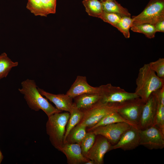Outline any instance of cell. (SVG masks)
I'll list each match as a JSON object with an SVG mask.
<instances>
[{
    "label": "cell",
    "mask_w": 164,
    "mask_h": 164,
    "mask_svg": "<svg viewBox=\"0 0 164 164\" xmlns=\"http://www.w3.org/2000/svg\"><path fill=\"white\" fill-rule=\"evenodd\" d=\"M21 86L22 87L18 90L24 95L27 104L31 109L35 111L41 110L48 117L62 112L53 106L43 97L39 91L34 80L27 79L22 82Z\"/></svg>",
    "instance_id": "1"
},
{
    "label": "cell",
    "mask_w": 164,
    "mask_h": 164,
    "mask_svg": "<svg viewBox=\"0 0 164 164\" xmlns=\"http://www.w3.org/2000/svg\"><path fill=\"white\" fill-rule=\"evenodd\" d=\"M136 84L135 93L145 103L153 92L164 86V79L159 77L149 64H145L139 69Z\"/></svg>",
    "instance_id": "2"
},
{
    "label": "cell",
    "mask_w": 164,
    "mask_h": 164,
    "mask_svg": "<svg viewBox=\"0 0 164 164\" xmlns=\"http://www.w3.org/2000/svg\"><path fill=\"white\" fill-rule=\"evenodd\" d=\"M70 113L68 112L57 113L48 117L46 125V131L52 145L61 151L67 123Z\"/></svg>",
    "instance_id": "3"
},
{
    "label": "cell",
    "mask_w": 164,
    "mask_h": 164,
    "mask_svg": "<svg viewBox=\"0 0 164 164\" xmlns=\"http://www.w3.org/2000/svg\"><path fill=\"white\" fill-rule=\"evenodd\" d=\"M121 104H104L99 101L90 107L82 110L83 117L78 124L85 125L87 129L91 128L105 116L116 110Z\"/></svg>",
    "instance_id": "4"
},
{
    "label": "cell",
    "mask_w": 164,
    "mask_h": 164,
    "mask_svg": "<svg viewBox=\"0 0 164 164\" xmlns=\"http://www.w3.org/2000/svg\"><path fill=\"white\" fill-rule=\"evenodd\" d=\"M132 18V26L143 23L154 24L164 20V0H150L140 14Z\"/></svg>",
    "instance_id": "5"
},
{
    "label": "cell",
    "mask_w": 164,
    "mask_h": 164,
    "mask_svg": "<svg viewBox=\"0 0 164 164\" xmlns=\"http://www.w3.org/2000/svg\"><path fill=\"white\" fill-rule=\"evenodd\" d=\"M101 98L99 101L104 104H119L139 97L134 93L128 92L119 87L111 84L99 87Z\"/></svg>",
    "instance_id": "6"
},
{
    "label": "cell",
    "mask_w": 164,
    "mask_h": 164,
    "mask_svg": "<svg viewBox=\"0 0 164 164\" xmlns=\"http://www.w3.org/2000/svg\"><path fill=\"white\" fill-rule=\"evenodd\" d=\"M139 132L140 145L150 150L164 148V133L155 126L143 130L139 129Z\"/></svg>",
    "instance_id": "7"
},
{
    "label": "cell",
    "mask_w": 164,
    "mask_h": 164,
    "mask_svg": "<svg viewBox=\"0 0 164 164\" xmlns=\"http://www.w3.org/2000/svg\"><path fill=\"white\" fill-rule=\"evenodd\" d=\"M145 103L138 97L122 103L116 111L125 120L137 126Z\"/></svg>",
    "instance_id": "8"
},
{
    "label": "cell",
    "mask_w": 164,
    "mask_h": 164,
    "mask_svg": "<svg viewBox=\"0 0 164 164\" xmlns=\"http://www.w3.org/2000/svg\"><path fill=\"white\" fill-rule=\"evenodd\" d=\"M131 126H134L126 122L116 123L99 126L89 132H92L96 135L103 136L113 145L117 143L124 133Z\"/></svg>",
    "instance_id": "9"
},
{
    "label": "cell",
    "mask_w": 164,
    "mask_h": 164,
    "mask_svg": "<svg viewBox=\"0 0 164 164\" xmlns=\"http://www.w3.org/2000/svg\"><path fill=\"white\" fill-rule=\"evenodd\" d=\"M112 145L104 137L96 135L95 142L85 156L93 160L95 164H103L105 154L112 150Z\"/></svg>",
    "instance_id": "10"
},
{
    "label": "cell",
    "mask_w": 164,
    "mask_h": 164,
    "mask_svg": "<svg viewBox=\"0 0 164 164\" xmlns=\"http://www.w3.org/2000/svg\"><path fill=\"white\" fill-rule=\"evenodd\" d=\"M157 104V98L153 93L145 103L138 128L143 130L154 125Z\"/></svg>",
    "instance_id": "11"
},
{
    "label": "cell",
    "mask_w": 164,
    "mask_h": 164,
    "mask_svg": "<svg viewBox=\"0 0 164 164\" xmlns=\"http://www.w3.org/2000/svg\"><path fill=\"white\" fill-rule=\"evenodd\" d=\"M139 129L131 126L123 134L118 142L112 145V150L121 149L124 151L130 150L136 148L139 145Z\"/></svg>",
    "instance_id": "12"
},
{
    "label": "cell",
    "mask_w": 164,
    "mask_h": 164,
    "mask_svg": "<svg viewBox=\"0 0 164 164\" xmlns=\"http://www.w3.org/2000/svg\"><path fill=\"white\" fill-rule=\"evenodd\" d=\"M99 87H94L89 85L86 77L78 76L66 94L73 99L85 94H99Z\"/></svg>",
    "instance_id": "13"
},
{
    "label": "cell",
    "mask_w": 164,
    "mask_h": 164,
    "mask_svg": "<svg viewBox=\"0 0 164 164\" xmlns=\"http://www.w3.org/2000/svg\"><path fill=\"white\" fill-rule=\"evenodd\" d=\"M61 152L66 156L69 164H85L89 160L83 155L78 143L64 144Z\"/></svg>",
    "instance_id": "14"
},
{
    "label": "cell",
    "mask_w": 164,
    "mask_h": 164,
    "mask_svg": "<svg viewBox=\"0 0 164 164\" xmlns=\"http://www.w3.org/2000/svg\"><path fill=\"white\" fill-rule=\"evenodd\" d=\"M38 89L41 94L53 102L58 110L62 111L70 112L73 105V98L66 94H54L39 88H38Z\"/></svg>",
    "instance_id": "15"
},
{
    "label": "cell",
    "mask_w": 164,
    "mask_h": 164,
    "mask_svg": "<svg viewBox=\"0 0 164 164\" xmlns=\"http://www.w3.org/2000/svg\"><path fill=\"white\" fill-rule=\"evenodd\" d=\"M100 98L99 94H85L74 98L73 103L77 108L83 110L90 107L99 101Z\"/></svg>",
    "instance_id": "16"
},
{
    "label": "cell",
    "mask_w": 164,
    "mask_h": 164,
    "mask_svg": "<svg viewBox=\"0 0 164 164\" xmlns=\"http://www.w3.org/2000/svg\"><path fill=\"white\" fill-rule=\"evenodd\" d=\"M87 128L85 125L78 124L70 131L63 143H78L80 145L87 132Z\"/></svg>",
    "instance_id": "17"
},
{
    "label": "cell",
    "mask_w": 164,
    "mask_h": 164,
    "mask_svg": "<svg viewBox=\"0 0 164 164\" xmlns=\"http://www.w3.org/2000/svg\"><path fill=\"white\" fill-rule=\"evenodd\" d=\"M101 2L104 12L116 13L122 16H131V15L127 9L122 6L115 0H105Z\"/></svg>",
    "instance_id": "18"
},
{
    "label": "cell",
    "mask_w": 164,
    "mask_h": 164,
    "mask_svg": "<svg viewBox=\"0 0 164 164\" xmlns=\"http://www.w3.org/2000/svg\"><path fill=\"white\" fill-rule=\"evenodd\" d=\"M126 122L133 126H137L122 118L116 110L110 113L103 117L98 123L93 127L87 129V131L89 132L97 127L118 122Z\"/></svg>",
    "instance_id": "19"
},
{
    "label": "cell",
    "mask_w": 164,
    "mask_h": 164,
    "mask_svg": "<svg viewBox=\"0 0 164 164\" xmlns=\"http://www.w3.org/2000/svg\"><path fill=\"white\" fill-rule=\"evenodd\" d=\"M70 113L69 118L66 126L64 141L70 131L80 121L83 115L82 111L77 108L74 103Z\"/></svg>",
    "instance_id": "20"
},
{
    "label": "cell",
    "mask_w": 164,
    "mask_h": 164,
    "mask_svg": "<svg viewBox=\"0 0 164 164\" xmlns=\"http://www.w3.org/2000/svg\"><path fill=\"white\" fill-rule=\"evenodd\" d=\"M82 3L86 11L90 16L100 18L103 10L101 1L98 0H84Z\"/></svg>",
    "instance_id": "21"
},
{
    "label": "cell",
    "mask_w": 164,
    "mask_h": 164,
    "mask_svg": "<svg viewBox=\"0 0 164 164\" xmlns=\"http://www.w3.org/2000/svg\"><path fill=\"white\" fill-rule=\"evenodd\" d=\"M18 62H13L7 54L3 53L0 55V80L6 77L13 67L18 66Z\"/></svg>",
    "instance_id": "22"
},
{
    "label": "cell",
    "mask_w": 164,
    "mask_h": 164,
    "mask_svg": "<svg viewBox=\"0 0 164 164\" xmlns=\"http://www.w3.org/2000/svg\"><path fill=\"white\" fill-rule=\"evenodd\" d=\"M131 29L134 32L142 33L149 39L154 38L156 33L154 24L149 23L133 26Z\"/></svg>",
    "instance_id": "23"
},
{
    "label": "cell",
    "mask_w": 164,
    "mask_h": 164,
    "mask_svg": "<svg viewBox=\"0 0 164 164\" xmlns=\"http://www.w3.org/2000/svg\"><path fill=\"white\" fill-rule=\"evenodd\" d=\"M133 19L131 16H122L115 28L121 32L125 38L130 36L129 30L132 26Z\"/></svg>",
    "instance_id": "24"
},
{
    "label": "cell",
    "mask_w": 164,
    "mask_h": 164,
    "mask_svg": "<svg viewBox=\"0 0 164 164\" xmlns=\"http://www.w3.org/2000/svg\"><path fill=\"white\" fill-rule=\"evenodd\" d=\"M157 101L156 114L154 125L158 128L164 133V100L157 99Z\"/></svg>",
    "instance_id": "25"
},
{
    "label": "cell",
    "mask_w": 164,
    "mask_h": 164,
    "mask_svg": "<svg viewBox=\"0 0 164 164\" xmlns=\"http://www.w3.org/2000/svg\"><path fill=\"white\" fill-rule=\"evenodd\" d=\"M96 135L92 132H87L80 145L83 155H85L93 145Z\"/></svg>",
    "instance_id": "26"
},
{
    "label": "cell",
    "mask_w": 164,
    "mask_h": 164,
    "mask_svg": "<svg viewBox=\"0 0 164 164\" xmlns=\"http://www.w3.org/2000/svg\"><path fill=\"white\" fill-rule=\"evenodd\" d=\"M26 8L35 16H45L41 0H28Z\"/></svg>",
    "instance_id": "27"
},
{
    "label": "cell",
    "mask_w": 164,
    "mask_h": 164,
    "mask_svg": "<svg viewBox=\"0 0 164 164\" xmlns=\"http://www.w3.org/2000/svg\"><path fill=\"white\" fill-rule=\"evenodd\" d=\"M151 68L159 77L164 79V58H159L156 61L149 63Z\"/></svg>",
    "instance_id": "28"
},
{
    "label": "cell",
    "mask_w": 164,
    "mask_h": 164,
    "mask_svg": "<svg viewBox=\"0 0 164 164\" xmlns=\"http://www.w3.org/2000/svg\"><path fill=\"white\" fill-rule=\"evenodd\" d=\"M122 17L116 13L103 11L100 18L115 27Z\"/></svg>",
    "instance_id": "29"
},
{
    "label": "cell",
    "mask_w": 164,
    "mask_h": 164,
    "mask_svg": "<svg viewBox=\"0 0 164 164\" xmlns=\"http://www.w3.org/2000/svg\"><path fill=\"white\" fill-rule=\"evenodd\" d=\"M42 8L45 16L56 12V0H41Z\"/></svg>",
    "instance_id": "30"
},
{
    "label": "cell",
    "mask_w": 164,
    "mask_h": 164,
    "mask_svg": "<svg viewBox=\"0 0 164 164\" xmlns=\"http://www.w3.org/2000/svg\"><path fill=\"white\" fill-rule=\"evenodd\" d=\"M154 25L156 32H164V20L156 22Z\"/></svg>",
    "instance_id": "31"
},
{
    "label": "cell",
    "mask_w": 164,
    "mask_h": 164,
    "mask_svg": "<svg viewBox=\"0 0 164 164\" xmlns=\"http://www.w3.org/2000/svg\"><path fill=\"white\" fill-rule=\"evenodd\" d=\"M85 164H95V163L93 160L89 159Z\"/></svg>",
    "instance_id": "32"
},
{
    "label": "cell",
    "mask_w": 164,
    "mask_h": 164,
    "mask_svg": "<svg viewBox=\"0 0 164 164\" xmlns=\"http://www.w3.org/2000/svg\"><path fill=\"white\" fill-rule=\"evenodd\" d=\"M3 158V156L0 149V164L1 163Z\"/></svg>",
    "instance_id": "33"
},
{
    "label": "cell",
    "mask_w": 164,
    "mask_h": 164,
    "mask_svg": "<svg viewBox=\"0 0 164 164\" xmlns=\"http://www.w3.org/2000/svg\"><path fill=\"white\" fill-rule=\"evenodd\" d=\"M101 1H104V0H100Z\"/></svg>",
    "instance_id": "34"
}]
</instances>
